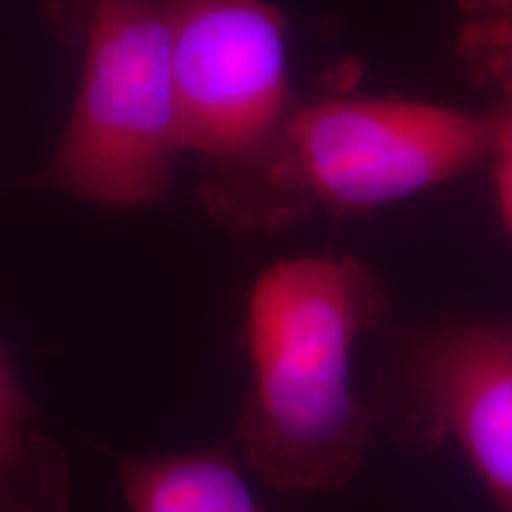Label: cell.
I'll list each match as a JSON object with an SVG mask.
<instances>
[{"mask_svg": "<svg viewBox=\"0 0 512 512\" xmlns=\"http://www.w3.org/2000/svg\"><path fill=\"white\" fill-rule=\"evenodd\" d=\"M121 486L128 512H275L228 448L126 460Z\"/></svg>", "mask_w": 512, "mask_h": 512, "instance_id": "8992f818", "label": "cell"}, {"mask_svg": "<svg viewBox=\"0 0 512 512\" xmlns=\"http://www.w3.org/2000/svg\"><path fill=\"white\" fill-rule=\"evenodd\" d=\"M72 472L0 354V512H69Z\"/></svg>", "mask_w": 512, "mask_h": 512, "instance_id": "52a82bcc", "label": "cell"}, {"mask_svg": "<svg viewBox=\"0 0 512 512\" xmlns=\"http://www.w3.org/2000/svg\"><path fill=\"white\" fill-rule=\"evenodd\" d=\"M384 311L380 280L351 256H290L256 275L242 318L249 394L235 437L256 479L318 494L356 475L377 418L354 387V351Z\"/></svg>", "mask_w": 512, "mask_h": 512, "instance_id": "6da1fadb", "label": "cell"}, {"mask_svg": "<svg viewBox=\"0 0 512 512\" xmlns=\"http://www.w3.org/2000/svg\"><path fill=\"white\" fill-rule=\"evenodd\" d=\"M489 114L406 98L294 105L273 150L209 211L235 228H280L313 207L373 211L451 183L489 157Z\"/></svg>", "mask_w": 512, "mask_h": 512, "instance_id": "7a4b0ae2", "label": "cell"}, {"mask_svg": "<svg viewBox=\"0 0 512 512\" xmlns=\"http://www.w3.org/2000/svg\"><path fill=\"white\" fill-rule=\"evenodd\" d=\"M185 155L211 209L259 169L294 110L283 15L268 0H166Z\"/></svg>", "mask_w": 512, "mask_h": 512, "instance_id": "277c9868", "label": "cell"}, {"mask_svg": "<svg viewBox=\"0 0 512 512\" xmlns=\"http://www.w3.org/2000/svg\"><path fill=\"white\" fill-rule=\"evenodd\" d=\"M181 155L166 0H95L79 91L48 181L102 207H155Z\"/></svg>", "mask_w": 512, "mask_h": 512, "instance_id": "3957f363", "label": "cell"}, {"mask_svg": "<svg viewBox=\"0 0 512 512\" xmlns=\"http://www.w3.org/2000/svg\"><path fill=\"white\" fill-rule=\"evenodd\" d=\"M491 138L486 164L491 169V185H494V200L503 228L512 238V110L496 105L489 114Z\"/></svg>", "mask_w": 512, "mask_h": 512, "instance_id": "9c48e42d", "label": "cell"}, {"mask_svg": "<svg viewBox=\"0 0 512 512\" xmlns=\"http://www.w3.org/2000/svg\"><path fill=\"white\" fill-rule=\"evenodd\" d=\"M396 430L456 441L498 512H512V320L446 323L408 337L389 382Z\"/></svg>", "mask_w": 512, "mask_h": 512, "instance_id": "5b68a950", "label": "cell"}, {"mask_svg": "<svg viewBox=\"0 0 512 512\" xmlns=\"http://www.w3.org/2000/svg\"><path fill=\"white\" fill-rule=\"evenodd\" d=\"M458 50L479 86L512 110V0H458Z\"/></svg>", "mask_w": 512, "mask_h": 512, "instance_id": "ba28073f", "label": "cell"}]
</instances>
